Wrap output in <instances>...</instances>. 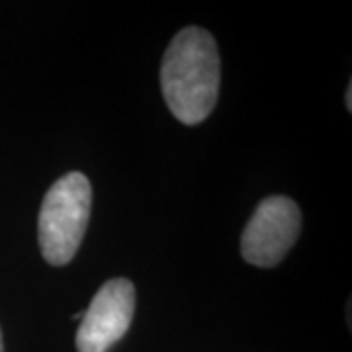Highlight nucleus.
<instances>
[{
    "label": "nucleus",
    "mask_w": 352,
    "mask_h": 352,
    "mask_svg": "<svg viewBox=\"0 0 352 352\" xmlns=\"http://www.w3.org/2000/svg\"><path fill=\"white\" fill-rule=\"evenodd\" d=\"M221 61L214 36L198 25L176 34L164 51L161 88L168 110L186 126L201 124L219 96Z\"/></svg>",
    "instance_id": "1"
},
{
    "label": "nucleus",
    "mask_w": 352,
    "mask_h": 352,
    "mask_svg": "<svg viewBox=\"0 0 352 352\" xmlns=\"http://www.w3.org/2000/svg\"><path fill=\"white\" fill-rule=\"evenodd\" d=\"M92 186L82 173H67L45 194L38 219L39 249L45 263L65 266L75 258L87 233Z\"/></svg>",
    "instance_id": "2"
},
{
    "label": "nucleus",
    "mask_w": 352,
    "mask_h": 352,
    "mask_svg": "<svg viewBox=\"0 0 352 352\" xmlns=\"http://www.w3.org/2000/svg\"><path fill=\"white\" fill-rule=\"evenodd\" d=\"M0 352H4V342H2V331H0Z\"/></svg>",
    "instance_id": "7"
},
{
    "label": "nucleus",
    "mask_w": 352,
    "mask_h": 352,
    "mask_svg": "<svg viewBox=\"0 0 352 352\" xmlns=\"http://www.w3.org/2000/svg\"><path fill=\"white\" fill-rule=\"evenodd\" d=\"M82 317H85V311H78V314L73 315V319H75V321H80Z\"/></svg>",
    "instance_id": "6"
},
{
    "label": "nucleus",
    "mask_w": 352,
    "mask_h": 352,
    "mask_svg": "<svg viewBox=\"0 0 352 352\" xmlns=\"http://www.w3.org/2000/svg\"><path fill=\"white\" fill-rule=\"evenodd\" d=\"M346 110L349 112L352 110V85H349V88H346Z\"/></svg>",
    "instance_id": "5"
},
{
    "label": "nucleus",
    "mask_w": 352,
    "mask_h": 352,
    "mask_svg": "<svg viewBox=\"0 0 352 352\" xmlns=\"http://www.w3.org/2000/svg\"><path fill=\"white\" fill-rule=\"evenodd\" d=\"M302 231V212L288 196L264 198L241 235V254L252 266L272 268L294 247Z\"/></svg>",
    "instance_id": "3"
},
{
    "label": "nucleus",
    "mask_w": 352,
    "mask_h": 352,
    "mask_svg": "<svg viewBox=\"0 0 352 352\" xmlns=\"http://www.w3.org/2000/svg\"><path fill=\"white\" fill-rule=\"evenodd\" d=\"M135 314V286L127 278H112L102 286L80 319L76 351L108 352L126 337Z\"/></svg>",
    "instance_id": "4"
}]
</instances>
